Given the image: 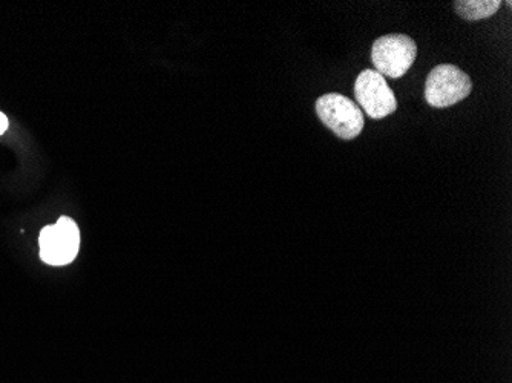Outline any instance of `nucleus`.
<instances>
[{
  "mask_svg": "<svg viewBox=\"0 0 512 383\" xmlns=\"http://www.w3.org/2000/svg\"><path fill=\"white\" fill-rule=\"evenodd\" d=\"M453 5L454 11L462 19L474 22V20L494 16L502 7V2L500 0H456Z\"/></svg>",
  "mask_w": 512,
  "mask_h": 383,
  "instance_id": "6",
  "label": "nucleus"
},
{
  "mask_svg": "<svg viewBox=\"0 0 512 383\" xmlns=\"http://www.w3.org/2000/svg\"><path fill=\"white\" fill-rule=\"evenodd\" d=\"M40 258L50 266H66L76 259L80 247V232L71 218L62 217L53 226L40 232Z\"/></svg>",
  "mask_w": 512,
  "mask_h": 383,
  "instance_id": "4",
  "label": "nucleus"
},
{
  "mask_svg": "<svg viewBox=\"0 0 512 383\" xmlns=\"http://www.w3.org/2000/svg\"><path fill=\"white\" fill-rule=\"evenodd\" d=\"M316 114L341 140H355L364 129V114L361 108L338 92H330L319 97L316 100Z\"/></svg>",
  "mask_w": 512,
  "mask_h": 383,
  "instance_id": "1",
  "label": "nucleus"
},
{
  "mask_svg": "<svg viewBox=\"0 0 512 383\" xmlns=\"http://www.w3.org/2000/svg\"><path fill=\"white\" fill-rule=\"evenodd\" d=\"M8 129V118L7 115L0 112V135L5 134Z\"/></svg>",
  "mask_w": 512,
  "mask_h": 383,
  "instance_id": "7",
  "label": "nucleus"
},
{
  "mask_svg": "<svg viewBox=\"0 0 512 383\" xmlns=\"http://www.w3.org/2000/svg\"><path fill=\"white\" fill-rule=\"evenodd\" d=\"M416 42L407 34H387L379 37L371 48V60L381 76L401 79L416 62Z\"/></svg>",
  "mask_w": 512,
  "mask_h": 383,
  "instance_id": "2",
  "label": "nucleus"
},
{
  "mask_svg": "<svg viewBox=\"0 0 512 383\" xmlns=\"http://www.w3.org/2000/svg\"><path fill=\"white\" fill-rule=\"evenodd\" d=\"M356 105L373 120L388 117L398 109V102L384 76L376 69H364L355 83Z\"/></svg>",
  "mask_w": 512,
  "mask_h": 383,
  "instance_id": "5",
  "label": "nucleus"
},
{
  "mask_svg": "<svg viewBox=\"0 0 512 383\" xmlns=\"http://www.w3.org/2000/svg\"><path fill=\"white\" fill-rule=\"evenodd\" d=\"M473 89L470 77L456 65H439L428 74L425 100L433 108L444 109L467 99Z\"/></svg>",
  "mask_w": 512,
  "mask_h": 383,
  "instance_id": "3",
  "label": "nucleus"
}]
</instances>
